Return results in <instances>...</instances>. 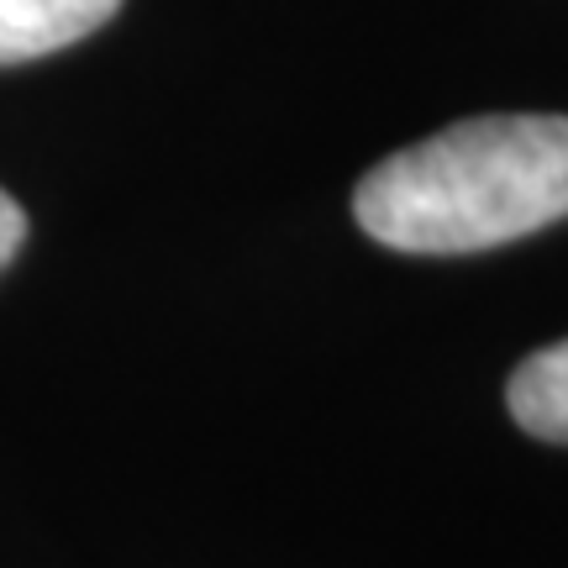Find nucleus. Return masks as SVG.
I'll return each mask as SVG.
<instances>
[{
	"label": "nucleus",
	"mask_w": 568,
	"mask_h": 568,
	"mask_svg": "<svg viewBox=\"0 0 568 568\" xmlns=\"http://www.w3.org/2000/svg\"><path fill=\"white\" fill-rule=\"evenodd\" d=\"M353 216L395 253H485L568 216V116H468L374 163Z\"/></svg>",
	"instance_id": "1"
},
{
	"label": "nucleus",
	"mask_w": 568,
	"mask_h": 568,
	"mask_svg": "<svg viewBox=\"0 0 568 568\" xmlns=\"http://www.w3.org/2000/svg\"><path fill=\"white\" fill-rule=\"evenodd\" d=\"M122 0H0V69L74 48L116 17Z\"/></svg>",
	"instance_id": "2"
},
{
	"label": "nucleus",
	"mask_w": 568,
	"mask_h": 568,
	"mask_svg": "<svg viewBox=\"0 0 568 568\" xmlns=\"http://www.w3.org/2000/svg\"><path fill=\"white\" fill-rule=\"evenodd\" d=\"M506 400L521 432L542 437V443H568V337L531 353L510 374Z\"/></svg>",
	"instance_id": "3"
},
{
	"label": "nucleus",
	"mask_w": 568,
	"mask_h": 568,
	"mask_svg": "<svg viewBox=\"0 0 568 568\" xmlns=\"http://www.w3.org/2000/svg\"><path fill=\"white\" fill-rule=\"evenodd\" d=\"M21 237H27V211H21V205L0 190V268L21 253Z\"/></svg>",
	"instance_id": "4"
}]
</instances>
